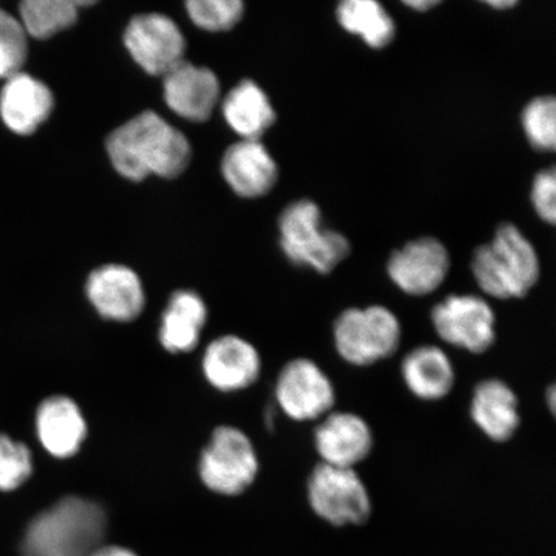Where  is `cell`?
Masks as SVG:
<instances>
[{
  "label": "cell",
  "instance_id": "cell-26",
  "mask_svg": "<svg viewBox=\"0 0 556 556\" xmlns=\"http://www.w3.org/2000/svg\"><path fill=\"white\" fill-rule=\"evenodd\" d=\"M187 12L194 25L207 31H227L239 24L243 15L240 0H191Z\"/></svg>",
  "mask_w": 556,
  "mask_h": 556
},
{
  "label": "cell",
  "instance_id": "cell-22",
  "mask_svg": "<svg viewBox=\"0 0 556 556\" xmlns=\"http://www.w3.org/2000/svg\"><path fill=\"white\" fill-rule=\"evenodd\" d=\"M222 109L229 127L248 141H260L276 122L268 96L252 80H243L236 86L227 94Z\"/></svg>",
  "mask_w": 556,
  "mask_h": 556
},
{
  "label": "cell",
  "instance_id": "cell-28",
  "mask_svg": "<svg viewBox=\"0 0 556 556\" xmlns=\"http://www.w3.org/2000/svg\"><path fill=\"white\" fill-rule=\"evenodd\" d=\"M33 472V456L23 442L0 434V491H13L23 485Z\"/></svg>",
  "mask_w": 556,
  "mask_h": 556
},
{
  "label": "cell",
  "instance_id": "cell-29",
  "mask_svg": "<svg viewBox=\"0 0 556 556\" xmlns=\"http://www.w3.org/2000/svg\"><path fill=\"white\" fill-rule=\"evenodd\" d=\"M531 200L539 217L554 226L556 220V173L554 168L536 174L532 184Z\"/></svg>",
  "mask_w": 556,
  "mask_h": 556
},
{
  "label": "cell",
  "instance_id": "cell-8",
  "mask_svg": "<svg viewBox=\"0 0 556 556\" xmlns=\"http://www.w3.org/2000/svg\"><path fill=\"white\" fill-rule=\"evenodd\" d=\"M434 329L443 342L481 354L496 340V316L489 302L477 295H450L432 311Z\"/></svg>",
  "mask_w": 556,
  "mask_h": 556
},
{
  "label": "cell",
  "instance_id": "cell-20",
  "mask_svg": "<svg viewBox=\"0 0 556 556\" xmlns=\"http://www.w3.org/2000/svg\"><path fill=\"white\" fill-rule=\"evenodd\" d=\"M207 318L206 304L198 293L179 290L169 299L160 323L159 339L166 351L187 353L200 342Z\"/></svg>",
  "mask_w": 556,
  "mask_h": 556
},
{
  "label": "cell",
  "instance_id": "cell-6",
  "mask_svg": "<svg viewBox=\"0 0 556 556\" xmlns=\"http://www.w3.org/2000/svg\"><path fill=\"white\" fill-rule=\"evenodd\" d=\"M260 471L258 456L249 437L233 427L214 430L201 452L199 475L208 490L219 495H240Z\"/></svg>",
  "mask_w": 556,
  "mask_h": 556
},
{
  "label": "cell",
  "instance_id": "cell-17",
  "mask_svg": "<svg viewBox=\"0 0 556 556\" xmlns=\"http://www.w3.org/2000/svg\"><path fill=\"white\" fill-rule=\"evenodd\" d=\"M53 94L43 81L17 73L7 79L0 93V116L21 136L34 134L53 110Z\"/></svg>",
  "mask_w": 556,
  "mask_h": 556
},
{
  "label": "cell",
  "instance_id": "cell-15",
  "mask_svg": "<svg viewBox=\"0 0 556 556\" xmlns=\"http://www.w3.org/2000/svg\"><path fill=\"white\" fill-rule=\"evenodd\" d=\"M220 87L211 70L182 61L164 75L166 104L190 122H205L219 101Z\"/></svg>",
  "mask_w": 556,
  "mask_h": 556
},
{
  "label": "cell",
  "instance_id": "cell-12",
  "mask_svg": "<svg viewBox=\"0 0 556 556\" xmlns=\"http://www.w3.org/2000/svg\"><path fill=\"white\" fill-rule=\"evenodd\" d=\"M86 293L97 313L110 321H134L144 308L141 280L134 269L119 264L93 270L88 277Z\"/></svg>",
  "mask_w": 556,
  "mask_h": 556
},
{
  "label": "cell",
  "instance_id": "cell-14",
  "mask_svg": "<svg viewBox=\"0 0 556 556\" xmlns=\"http://www.w3.org/2000/svg\"><path fill=\"white\" fill-rule=\"evenodd\" d=\"M261 368L262 361L255 346L236 336L213 340L203 357L206 380L222 392L241 391L254 384Z\"/></svg>",
  "mask_w": 556,
  "mask_h": 556
},
{
  "label": "cell",
  "instance_id": "cell-23",
  "mask_svg": "<svg viewBox=\"0 0 556 556\" xmlns=\"http://www.w3.org/2000/svg\"><path fill=\"white\" fill-rule=\"evenodd\" d=\"M337 20L348 33L358 35L372 50H382L395 37L394 20L375 0H344L338 4Z\"/></svg>",
  "mask_w": 556,
  "mask_h": 556
},
{
  "label": "cell",
  "instance_id": "cell-2",
  "mask_svg": "<svg viewBox=\"0 0 556 556\" xmlns=\"http://www.w3.org/2000/svg\"><path fill=\"white\" fill-rule=\"evenodd\" d=\"M106 514L92 500L67 496L39 514L25 533L24 556H92L101 547Z\"/></svg>",
  "mask_w": 556,
  "mask_h": 556
},
{
  "label": "cell",
  "instance_id": "cell-21",
  "mask_svg": "<svg viewBox=\"0 0 556 556\" xmlns=\"http://www.w3.org/2000/svg\"><path fill=\"white\" fill-rule=\"evenodd\" d=\"M402 377L409 392L422 401H440L455 386V368L440 346L415 348L402 363Z\"/></svg>",
  "mask_w": 556,
  "mask_h": 556
},
{
  "label": "cell",
  "instance_id": "cell-30",
  "mask_svg": "<svg viewBox=\"0 0 556 556\" xmlns=\"http://www.w3.org/2000/svg\"><path fill=\"white\" fill-rule=\"evenodd\" d=\"M92 556H137V554L127 547L109 545L97 548Z\"/></svg>",
  "mask_w": 556,
  "mask_h": 556
},
{
  "label": "cell",
  "instance_id": "cell-32",
  "mask_svg": "<svg viewBox=\"0 0 556 556\" xmlns=\"http://www.w3.org/2000/svg\"><path fill=\"white\" fill-rule=\"evenodd\" d=\"M486 5L492 7V9L502 11L513 9V7L517 5V2H513V0H491V2H486Z\"/></svg>",
  "mask_w": 556,
  "mask_h": 556
},
{
  "label": "cell",
  "instance_id": "cell-13",
  "mask_svg": "<svg viewBox=\"0 0 556 556\" xmlns=\"http://www.w3.org/2000/svg\"><path fill=\"white\" fill-rule=\"evenodd\" d=\"M315 446L323 464L354 469L371 454L374 435L363 417L330 413L316 428Z\"/></svg>",
  "mask_w": 556,
  "mask_h": 556
},
{
  "label": "cell",
  "instance_id": "cell-9",
  "mask_svg": "<svg viewBox=\"0 0 556 556\" xmlns=\"http://www.w3.org/2000/svg\"><path fill=\"white\" fill-rule=\"evenodd\" d=\"M278 406L295 421L317 420L336 405V389L321 367L307 358L291 361L276 382Z\"/></svg>",
  "mask_w": 556,
  "mask_h": 556
},
{
  "label": "cell",
  "instance_id": "cell-27",
  "mask_svg": "<svg viewBox=\"0 0 556 556\" xmlns=\"http://www.w3.org/2000/svg\"><path fill=\"white\" fill-rule=\"evenodd\" d=\"M27 55V34L23 25L0 10V78L9 79L20 73Z\"/></svg>",
  "mask_w": 556,
  "mask_h": 556
},
{
  "label": "cell",
  "instance_id": "cell-11",
  "mask_svg": "<svg viewBox=\"0 0 556 556\" xmlns=\"http://www.w3.org/2000/svg\"><path fill=\"white\" fill-rule=\"evenodd\" d=\"M125 47L146 73H169L184 61L186 41L179 27L169 17L149 13L137 16L124 35Z\"/></svg>",
  "mask_w": 556,
  "mask_h": 556
},
{
  "label": "cell",
  "instance_id": "cell-1",
  "mask_svg": "<svg viewBox=\"0 0 556 556\" xmlns=\"http://www.w3.org/2000/svg\"><path fill=\"white\" fill-rule=\"evenodd\" d=\"M106 149L117 173L130 180L178 177L191 159L190 143L182 131L152 111L114 130L108 138Z\"/></svg>",
  "mask_w": 556,
  "mask_h": 556
},
{
  "label": "cell",
  "instance_id": "cell-4",
  "mask_svg": "<svg viewBox=\"0 0 556 556\" xmlns=\"http://www.w3.org/2000/svg\"><path fill=\"white\" fill-rule=\"evenodd\" d=\"M278 227L282 252L295 266L329 275L351 253L344 235L324 228L321 208L311 200H299L285 208Z\"/></svg>",
  "mask_w": 556,
  "mask_h": 556
},
{
  "label": "cell",
  "instance_id": "cell-24",
  "mask_svg": "<svg viewBox=\"0 0 556 556\" xmlns=\"http://www.w3.org/2000/svg\"><path fill=\"white\" fill-rule=\"evenodd\" d=\"M78 11L73 0H26L20 5V23L33 38L48 39L74 25Z\"/></svg>",
  "mask_w": 556,
  "mask_h": 556
},
{
  "label": "cell",
  "instance_id": "cell-33",
  "mask_svg": "<svg viewBox=\"0 0 556 556\" xmlns=\"http://www.w3.org/2000/svg\"><path fill=\"white\" fill-rule=\"evenodd\" d=\"M546 401L548 402V406H551V409L554 413L555 412V402H556V392H555L554 387L548 389Z\"/></svg>",
  "mask_w": 556,
  "mask_h": 556
},
{
  "label": "cell",
  "instance_id": "cell-7",
  "mask_svg": "<svg viewBox=\"0 0 556 556\" xmlns=\"http://www.w3.org/2000/svg\"><path fill=\"white\" fill-rule=\"evenodd\" d=\"M312 510L337 527L358 526L371 516V498L354 469L319 464L308 481Z\"/></svg>",
  "mask_w": 556,
  "mask_h": 556
},
{
  "label": "cell",
  "instance_id": "cell-5",
  "mask_svg": "<svg viewBox=\"0 0 556 556\" xmlns=\"http://www.w3.org/2000/svg\"><path fill=\"white\" fill-rule=\"evenodd\" d=\"M401 339L397 316L382 305L346 309L333 325L337 351L354 366H370L393 356Z\"/></svg>",
  "mask_w": 556,
  "mask_h": 556
},
{
  "label": "cell",
  "instance_id": "cell-18",
  "mask_svg": "<svg viewBox=\"0 0 556 556\" xmlns=\"http://www.w3.org/2000/svg\"><path fill=\"white\" fill-rule=\"evenodd\" d=\"M222 173L231 189L241 198L256 199L274 189L277 164L260 141L235 143L222 160Z\"/></svg>",
  "mask_w": 556,
  "mask_h": 556
},
{
  "label": "cell",
  "instance_id": "cell-16",
  "mask_svg": "<svg viewBox=\"0 0 556 556\" xmlns=\"http://www.w3.org/2000/svg\"><path fill=\"white\" fill-rule=\"evenodd\" d=\"M35 427L41 446L58 458L78 454L88 433L85 415L66 395H53L41 402Z\"/></svg>",
  "mask_w": 556,
  "mask_h": 556
},
{
  "label": "cell",
  "instance_id": "cell-19",
  "mask_svg": "<svg viewBox=\"0 0 556 556\" xmlns=\"http://www.w3.org/2000/svg\"><path fill=\"white\" fill-rule=\"evenodd\" d=\"M519 402L513 389L498 379L483 380L475 389L470 415L476 426L495 442H506L520 426Z\"/></svg>",
  "mask_w": 556,
  "mask_h": 556
},
{
  "label": "cell",
  "instance_id": "cell-10",
  "mask_svg": "<svg viewBox=\"0 0 556 556\" xmlns=\"http://www.w3.org/2000/svg\"><path fill=\"white\" fill-rule=\"evenodd\" d=\"M450 268L447 248L430 236L407 242L387 264L388 275L395 287L414 296L434 293L446 281Z\"/></svg>",
  "mask_w": 556,
  "mask_h": 556
},
{
  "label": "cell",
  "instance_id": "cell-25",
  "mask_svg": "<svg viewBox=\"0 0 556 556\" xmlns=\"http://www.w3.org/2000/svg\"><path fill=\"white\" fill-rule=\"evenodd\" d=\"M528 142L539 151H554L556 146V102L553 96L536 97L521 113Z\"/></svg>",
  "mask_w": 556,
  "mask_h": 556
},
{
  "label": "cell",
  "instance_id": "cell-3",
  "mask_svg": "<svg viewBox=\"0 0 556 556\" xmlns=\"http://www.w3.org/2000/svg\"><path fill=\"white\" fill-rule=\"evenodd\" d=\"M471 270L483 293L507 301L536 287L541 266L532 242L516 225L503 224L491 242L476 249Z\"/></svg>",
  "mask_w": 556,
  "mask_h": 556
},
{
  "label": "cell",
  "instance_id": "cell-31",
  "mask_svg": "<svg viewBox=\"0 0 556 556\" xmlns=\"http://www.w3.org/2000/svg\"><path fill=\"white\" fill-rule=\"evenodd\" d=\"M441 2H435V0H414V2H405L409 9H413L415 11L419 12H426L430 9H433V7L440 4Z\"/></svg>",
  "mask_w": 556,
  "mask_h": 556
}]
</instances>
